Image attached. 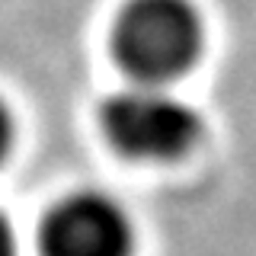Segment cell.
Segmentation results:
<instances>
[{"instance_id":"obj_1","label":"cell","mask_w":256,"mask_h":256,"mask_svg":"<svg viewBox=\"0 0 256 256\" xmlns=\"http://www.w3.org/2000/svg\"><path fill=\"white\" fill-rule=\"evenodd\" d=\"M202 13L192 0H128L112 29L118 64L141 84H170L198 61Z\"/></svg>"},{"instance_id":"obj_2","label":"cell","mask_w":256,"mask_h":256,"mask_svg":"<svg viewBox=\"0 0 256 256\" xmlns=\"http://www.w3.org/2000/svg\"><path fill=\"white\" fill-rule=\"evenodd\" d=\"M100 122L112 148L134 160H180L202 141V116L170 84L132 80L102 102Z\"/></svg>"},{"instance_id":"obj_3","label":"cell","mask_w":256,"mask_h":256,"mask_svg":"<svg viewBox=\"0 0 256 256\" xmlns=\"http://www.w3.org/2000/svg\"><path fill=\"white\" fill-rule=\"evenodd\" d=\"M42 256H134L132 218L102 192H74L45 214Z\"/></svg>"},{"instance_id":"obj_4","label":"cell","mask_w":256,"mask_h":256,"mask_svg":"<svg viewBox=\"0 0 256 256\" xmlns=\"http://www.w3.org/2000/svg\"><path fill=\"white\" fill-rule=\"evenodd\" d=\"M10 148H13V116L6 109V102L0 100V164L6 160Z\"/></svg>"},{"instance_id":"obj_5","label":"cell","mask_w":256,"mask_h":256,"mask_svg":"<svg viewBox=\"0 0 256 256\" xmlns=\"http://www.w3.org/2000/svg\"><path fill=\"white\" fill-rule=\"evenodd\" d=\"M20 246H16V234H13V224L0 214V256H16Z\"/></svg>"}]
</instances>
